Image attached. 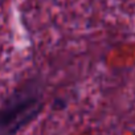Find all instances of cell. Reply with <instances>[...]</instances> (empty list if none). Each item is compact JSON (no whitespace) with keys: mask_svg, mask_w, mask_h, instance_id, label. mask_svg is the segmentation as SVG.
<instances>
[{"mask_svg":"<svg viewBox=\"0 0 135 135\" xmlns=\"http://www.w3.org/2000/svg\"><path fill=\"white\" fill-rule=\"evenodd\" d=\"M42 107L40 80L28 78L19 84L0 103V135H16L40 115Z\"/></svg>","mask_w":135,"mask_h":135,"instance_id":"cell-1","label":"cell"},{"mask_svg":"<svg viewBox=\"0 0 135 135\" xmlns=\"http://www.w3.org/2000/svg\"><path fill=\"white\" fill-rule=\"evenodd\" d=\"M66 105H68L66 101H64L61 98H56L52 103V107H53V110H62V109L66 107Z\"/></svg>","mask_w":135,"mask_h":135,"instance_id":"cell-2","label":"cell"}]
</instances>
